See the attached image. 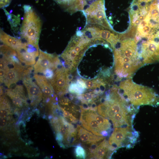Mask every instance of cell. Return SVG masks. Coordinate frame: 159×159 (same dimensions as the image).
Here are the masks:
<instances>
[{
  "instance_id": "14",
  "label": "cell",
  "mask_w": 159,
  "mask_h": 159,
  "mask_svg": "<svg viewBox=\"0 0 159 159\" xmlns=\"http://www.w3.org/2000/svg\"><path fill=\"white\" fill-rule=\"evenodd\" d=\"M25 68L21 62H10L3 82L6 87L10 88L22 80Z\"/></svg>"
},
{
  "instance_id": "21",
  "label": "cell",
  "mask_w": 159,
  "mask_h": 159,
  "mask_svg": "<svg viewBox=\"0 0 159 159\" xmlns=\"http://www.w3.org/2000/svg\"><path fill=\"white\" fill-rule=\"evenodd\" d=\"M10 61L3 56L1 55L0 63V83H2L9 69V65Z\"/></svg>"
},
{
  "instance_id": "19",
  "label": "cell",
  "mask_w": 159,
  "mask_h": 159,
  "mask_svg": "<svg viewBox=\"0 0 159 159\" xmlns=\"http://www.w3.org/2000/svg\"><path fill=\"white\" fill-rule=\"evenodd\" d=\"M0 40L4 44L16 50L23 44L20 39L10 36L0 29Z\"/></svg>"
},
{
  "instance_id": "3",
  "label": "cell",
  "mask_w": 159,
  "mask_h": 159,
  "mask_svg": "<svg viewBox=\"0 0 159 159\" xmlns=\"http://www.w3.org/2000/svg\"><path fill=\"white\" fill-rule=\"evenodd\" d=\"M93 44L81 31H77L72 37L67 47L60 55L63 60L62 63L69 71L74 70L86 51Z\"/></svg>"
},
{
  "instance_id": "12",
  "label": "cell",
  "mask_w": 159,
  "mask_h": 159,
  "mask_svg": "<svg viewBox=\"0 0 159 159\" xmlns=\"http://www.w3.org/2000/svg\"><path fill=\"white\" fill-rule=\"evenodd\" d=\"M132 137L130 126L115 127L109 138L108 143L113 151L122 147L127 139L134 143L135 141Z\"/></svg>"
},
{
  "instance_id": "2",
  "label": "cell",
  "mask_w": 159,
  "mask_h": 159,
  "mask_svg": "<svg viewBox=\"0 0 159 159\" xmlns=\"http://www.w3.org/2000/svg\"><path fill=\"white\" fill-rule=\"evenodd\" d=\"M115 87L120 96L132 105H159V95L153 89L137 84L130 78L121 82L118 87Z\"/></svg>"
},
{
  "instance_id": "20",
  "label": "cell",
  "mask_w": 159,
  "mask_h": 159,
  "mask_svg": "<svg viewBox=\"0 0 159 159\" xmlns=\"http://www.w3.org/2000/svg\"><path fill=\"white\" fill-rule=\"evenodd\" d=\"M110 151H112L108 142L104 139L99 143L90 157V158L103 159L107 157Z\"/></svg>"
},
{
  "instance_id": "6",
  "label": "cell",
  "mask_w": 159,
  "mask_h": 159,
  "mask_svg": "<svg viewBox=\"0 0 159 159\" xmlns=\"http://www.w3.org/2000/svg\"><path fill=\"white\" fill-rule=\"evenodd\" d=\"M82 11L86 19V24L99 25L113 30L106 17L105 0L94 1Z\"/></svg>"
},
{
  "instance_id": "11",
  "label": "cell",
  "mask_w": 159,
  "mask_h": 159,
  "mask_svg": "<svg viewBox=\"0 0 159 159\" xmlns=\"http://www.w3.org/2000/svg\"><path fill=\"white\" fill-rule=\"evenodd\" d=\"M60 62L58 56L56 54L48 53L39 49L38 59L34 65V72L43 73L48 69H55Z\"/></svg>"
},
{
  "instance_id": "27",
  "label": "cell",
  "mask_w": 159,
  "mask_h": 159,
  "mask_svg": "<svg viewBox=\"0 0 159 159\" xmlns=\"http://www.w3.org/2000/svg\"><path fill=\"white\" fill-rule=\"evenodd\" d=\"M7 120L6 118L0 117V127H3L6 124Z\"/></svg>"
},
{
  "instance_id": "1",
  "label": "cell",
  "mask_w": 159,
  "mask_h": 159,
  "mask_svg": "<svg viewBox=\"0 0 159 159\" xmlns=\"http://www.w3.org/2000/svg\"><path fill=\"white\" fill-rule=\"evenodd\" d=\"M114 72L119 79H128L144 65L133 39L120 40L113 49Z\"/></svg>"
},
{
  "instance_id": "22",
  "label": "cell",
  "mask_w": 159,
  "mask_h": 159,
  "mask_svg": "<svg viewBox=\"0 0 159 159\" xmlns=\"http://www.w3.org/2000/svg\"><path fill=\"white\" fill-rule=\"evenodd\" d=\"M3 9L7 16V20L10 24L11 29L15 30L20 25V18L18 16L9 13L4 9Z\"/></svg>"
},
{
  "instance_id": "4",
  "label": "cell",
  "mask_w": 159,
  "mask_h": 159,
  "mask_svg": "<svg viewBox=\"0 0 159 159\" xmlns=\"http://www.w3.org/2000/svg\"><path fill=\"white\" fill-rule=\"evenodd\" d=\"M23 8L24 13L20 29L21 37L28 43L38 46L42 21L31 6L25 5Z\"/></svg>"
},
{
  "instance_id": "8",
  "label": "cell",
  "mask_w": 159,
  "mask_h": 159,
  "mask_svg": "<svg viewBox=\"0 0 159 159\" xmlns=\"http://www.w3.org/2000/svg\"><path fill=\"white\" fill-rule=\"evenodd\" d=\"M33 70V67H28L25 69L22 79L28 95L30 103L32 106L37 105L41 101L42 93L34 80L31 77V73Z\"/></svg>"
},
{
  "instance_id": "26",
  "label": "cell",
  "mask_w": 159,
  "mask_h": 159,
  "mask_svg": "<svg viewBox=\"0 0 159 159\" xmlns=\"http://www.w3.org/2000/svg\"><path fill=\"white\" fill-rule=\"evenodd\" d=\"M12 0H0V8L4 9L8 6Z\"/></svg>"
},
{
  "instance_id": "18",
  "label": "cell",
  "mask_w": 159,
  "mask_h": 159,
  "mask_svg": "<svg viewBox=\"0 0 159 159\" xmlns=\"http://www.w3.org/2000/svg\"><path fill=\"white\" fill-rule=\"evenodd\" d=\"M77 137L80 141L86 144L100 142L105 138L103 136L92 134L79 125L77 128Z\"/></svg>"
},
{
  "instance_id": "7",
  "label": "cell",
  "mask_w": 159,
  "mask_h": 159,
  "mask_svg": "<svg viewBox=\"0 0 159 159\" xmlns=\"http://www.w3.org/2000/svg\"><path fill=\"white\" fill-rule=\"evenodd\" d=\"M69 71L61 62L54 70L52 78L49 80L56 94L61 95L66 92L69 85Z\"/></svg>"
},
{
  "instance_id": "23",
  "label": "cell",
  "mask_w": 159,
  "mask_h": 159,
  "mask_svg": "<svg viewBox=\"0 0 159 159\" xmlns=\"http://www.w3.org/2000/svg\"><path fill=\"white\" fill-rule=\"evenodd\" d=\"M10 105L7 98L0 100V117L6 118L10 111Z\"/></svg>"
},
{
  "instance_id": "16",
  "label": "cell",
  "mask_w": 159,
  "mask_h": 159,
  "mask_svg": "<svg viewBox=\"0 0 159 159\" xmlns=\"http://www.w3.org/2000/svg\"><path fill=\"white\" fill-rule=\"evenodd\" d=\"M34 73V78L47 100V102H49L51 100H54V90L48 80L44 75Z\"/></svg>"
},
{
  "instance_id": "15",
  "label": "cell",
  "mask_w": 159,
  "mask_h": 159,
  "mask_svg": "<svg viewBox=\"0 0 159 159\" xmlns=\"http://www.w3.org/2000/svg\"><path fill=\"white\" fill-rule=\"evenodd\" d=\"M6 94L11 99L13 104L16 106L21 107L27 103L25 96L24 88L23 85H15L6 91Z\"/></svg>"
},
{
  "instance_id": "10",
  "label": "cell",
  "mask_w": 159,
  "mask_h": 159,
  "mask_svg": "<svg viewBox=\"0 0 159 159\" xmlns=\"http://www.w3.org/2000/svg\"><path fill=\"white\" fill-rule=\"evenodd\" d=\"M94 111L90 109L82 108L80 121L82 126L87 130L96 135L102 136L103 132L108 131L96 119Z\"/></svg>"
},
{
  "instance_id": "5",
  "label": "cell",
  "mask_w": 159,
  "mask_h": 159,
  "mask_svg": "<svg viewBox=\"0 0 159 159\" xmlns=\"http://www.w3.org/2000/svg\"><path fill=\"white\" fill-rule=\"evenodd\" d=\"M137 30L149 35L152 39H159V0H153L148 14L137 26Z\"/></svg>"
},
{
  "instance_id": "17",
  "label": "cell",
  "mask_w": 159,
  "mask_h": 159,
  "mask_svg": "<svg viewBox=\"0 0 159 159\" xmlns=\"http://www.w3.org/2000/svg\"><path fill=\"white\" fill-rule=\"evenodd\" d=\"M65 11L71 14L82 11L87 5L86 0H54Z\"/></svg>"
},
{
  "instance_id": "25",
  "label": "cell",
  "mask_w": 159,
  "mask_h": 159,
  "mask_svg": "<svg viewBox=\"0 0 159 159\" xmlns=\"http://www.w3.org/2000/svg\"><path fill=\"white\" fill-rule=\"evenodd\" d=\"M94 97L93 94L90 92L86 93L80 96V99L85 103L87 102L88 103H92V101H93Z\"/></svg>"
},
{
  "instance_id": "9",
  "label": "cell",
  "mask_w": 159,
  "mask_h": 159,
  "mask_svg": "<svg viewBox=\"0 0 159 159\" xmlns=\"http://www.w3.org/2000/svg\"><path fill=\"white\" fill-rule=\"evenodd\" d=\"M137 45L140 57L144 65L159 62V42L147 40Z\"/></svg>"
},
{
  "instance_id": "24",
  "label": "cell",
  "mask_w": 159,
  "mask_h": 159,
  "mask_svg": "<svg viewBox=\"0 0 159 159\" xmlns=\"http://www.w3.org/2000/svg\"><path fill=\"white\" fill-rule=\"evenodd\" d=\"M74 152L75 155L77 158L85 159L86 157V151L80 145H78L75 147Z\"/></svg>"
},
{
  "instance_id": "13",
  "label": "cell",
  "mask_w": 159,
  "mask_h": 159,
  "mask_svg": "<svg viewBox=\"0 0 159 159\" xmlns=\"http://www.w3.org/2000/svg\"><path fill=\"white\" fill-rule=\"evenodd\" d=\"M18 57L23 64L28 66L34 65L39 54V46H36L27 42L16 50Z\"/></svg>"
}]
</instances>
